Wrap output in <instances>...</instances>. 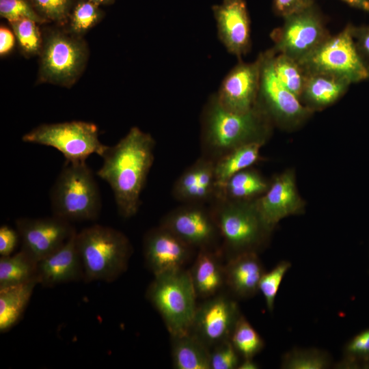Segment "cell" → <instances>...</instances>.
Wrapping results in <instances>:
<instances>
[{"label": "cell", "mask_w": 369, "mask_h": 369, "mask_svg": "<svg viewBox=\"0 0 369 369\" xmlns=\"http://www.w3.org/2000/svg\"><path fill=\"white\" fill-rule=\"evenodd\" d=\"M153 137L133 126L116 144L106 148L96 175L108 183L119 215L129 219L141 206V195L154 159Z\"/></svg>", "instance_id": "cell-1"}, {"label": "cell", "mask_w": 369, "mask_h": 369, "mask_svg": "<svg viewBox=\"0 0 369 369\" xmlns=\"http://www.w3.org/2000/svg\"><path fill=\"white\" fill-rule=\"evenodd\" d=\"M200 123L201 156L215 162L244 144L264 143L271 120L258 105L244 113L227 111L213 94L202 109Z\"/></svg>", "instance_id": "cell-2"}, {"label": "cell", "mask_w": 369, "mask_h": 369, "mask_svg": "<svg viewBox=\"0 0 369 369\" xmlns=\"http://www.w3.org/2000/svg\"><path fill=\"white\" fill-rule=\"evenodd\" d=\"M255 200L216 197L208 204L219 230L225 259L246 252L258 254L267 245L272 230L260 217Z\"/></svg>", "instance_id": "cell-3"}, {"label": "cell", "mask_w": 369, "mask_h": 369, "mask_svg": "<svg viewBox=\"0 0 369 369\" xmlns=\"http://www.w3.org/2000/svg\"><path fill=\"white\" fill-rule=\"evenodd\" d=\"M76 245L86 283L116 280L127 270L133 251L124 233L98 224L77 232Z\"/></svg>", "instance_id": "cell-4"}, {"label": "cell", "mask_w": 369, "mask_h": 369, "mask_svg": "<svg viewBox=\"0 0 369 369\" xmlns=\"http://www.w3.org/2000/svg\"><path fill=\"white\" fill-rule=\"evenodd\" d=\"M50 197L53 215L71 223L96 220L100 212L98 186L86 162L66 163Z\"/></svg>", "instance_id": "cell-5"}, {"label": "cell", "mask_w": 369, "mask_h": 369, "mask_svg": "<svg viewBox=\"0 0 369 369\" xmlns=\"http://www.w3.org/2000/svg\"><path fill=\"white\" fill-rule=\"evenodd\" d=\"M42 35L38 83L71 87L79 79L87 64L90 51L87 42L83 37L59 27L45 29Z\"/></svg>", "instance_id": "cell-6"}, {"label": "cell", "mask_w": 369, "mask_h": 369, "mask_svg": "<svg viewBox=\"0 0 369 369\" xmlns=\"http://www.w3.org/2000/svg\"><path fill=\"white\" fill-rule=\"evenodd\" d=\"M146 297L161 315L170 336L191 331L197 297L189 270L154 276Z\"/></svg>", "instance_id": "cell-7"}, {"label": "cell", "mask_w": 369, "mask_h": 369, "mask_svg": "<svg viewBox=\"0 0 369 369\" xmlns=\"http://www.w3.org/2000/svg\"><path fill=\"white\" fill-rule=\"evenodd\" d=\"M22 140L53 147L71 163L86 162L92 154L101 157L107 147L99 139L96 124L79 120L40 124L24 134Z\"/></svg>", "instance_id": "cell-8"}, {"label": "cell", "mask_w": 369, "mask_h": 369, "mask_svg": "<svg viewBox=\"0 0 369 369\" xmlns=\"http://www.w3.org/2000/svg\"><path fill=\"white\" fill-rule=\"evenodd\" d=\"M348 24L339 33L331 36L308 56L299 61L309 71L334 74L358 83L369 79V66L360 55Z\"/></svg>", "instance_id": "cell-9"}, {"label": "cell", "mask_w": 369, "mask_h": 369, "mask_svg": "<svg viewBox=\"0 0 369 369\" xmlns=\"http://www.w3.org/2000/svg\"><path fill=\"white\" fill-rule=\"evenodd\" d=\"M284 19L282 26L271 33L274 42L271 49L276 53H284L301 61L331 36L315 3Z\"/></svg>", "instance_id": "cell-10"}, {"label": "cell", "mask_w": 369, "mask_h": 369, "mask_svg": "<svg viewBox=\"0 0 369 369\" xmlns=\"http://www.w3.org/2000/svg\"><path fill=\"white\" fill-rule=\"evenodd\" d=\"M262 56L257 105L271 122L286 126L299 124L313 111L279 81L271 64L270 49L262 53Z\"/></svg>", "instance_id": "cell-11"}, {"label": "cell", "mask_w": 369, "mask_h": 369, "mask_svg": "<svg viewBox=\"0 0 369 369\" xmlns=\"http://www.w3.org/2000/svg\"><path fill=\"white\" fill-rule=\"evenodd\" d=\"M159 225L197 251L221 249L219 230L208 204H182L163 216Z\"/></svg>", "instance_id": "cell-12"}, {"label": "cell", "mask_w": 369, "mask_h": 369, "mask_svg": "<svg viewBox=\"0 0 369 369\" xmlns=\"http://www.w3.org/2000/svg\"><path fill=\"white\" fill-rule=\"evenodd\" d=\"M197 305L191 331L210 348L230 340L242 315L237 302L229 292H220Z\"/></svg>", "instance_id": "cell-13"}, {"label": "cell", "mask_w": 369, "mask_h": 369, "mask_svg": "<svg viewBox=\"0 0 369 369\" xmlns=\"http://www.w3.org/2000/svg\"><path fill=\"white\" fill-rule=\"evenodd\" d=\"M15 225L21 249L38 262L59 249L77 232L71 222L55 215L18 218Z\"/></svg>", "instance_id": "cell-14"}, {"label": "cell", "mask_w": 369, "mask_h": 369, "mask_svg": "<svg viewBox=\"0 0 369 369\" xmlns=\"http://www.w3.org/2000/svg\"><path fill=\"white\" fill-rule=\"evenodd\" d=\"M262 60V53L252 62H243L241 59L226 74L215 93L223 109L233 113H244L256 106Z\"/></svg>", "instance_id": "cell-15"}, {"label": "cell", "mask_w": 369, "mask_h": 369, "mask_svg": "<svg viewBox=\"0 0 369 369\" xmlns=\"http://www.w3.org/2000/svg\"><path fill=\"white\" fill-rule=\"evenodd\" d=\"M195 251L160 225L149 230L143 240L145 264L154 276L184 269Z\"/></svg>", "instance_id": "cell-16"}, {"label": "cell", "mask_w": 369, "mask_h": 369, "mask_svg": "<svg viewBox=\"0 0 369 369\" xmlns=\"http://www.w3.org/2000/svg\"><path fill=\"white\" fill-rule=\"evenodd\" d=\"M218 38L239 59L251 49L250 18L245 0H223L212 7Z\"/></svg>", "instance_id": "cell-17"}, {"label": "cell", "mask_w": 369, "mask_h": 369, "mask_svg": "<svg viewBox=\"0 0 369 369\" xmlns=\"http://www.w3.org/2000/svg\"><path fill=\"white\" fill-rule=\"evenodd\" d=\"M255 204L263 221L272 231L282 219L300 214L304 207L294 174L290 172L275 178L265 193L255 200Z\"/></svg>", "instance_id": "cell-18"}, {"label": "cell", "mask_w": 369, "mask_h": 369, "mask_svg": "<svg viewBox=\"0 0 369 369\" xmlns=\"http://www.w3.org/2000/svg\"><path fill=\"white\" fill-rule=\"evenodd\" d=\"M172 192L182 204L211 203L217 193L215 162L200 156L178 178Z\"/></svg>", "instance_id": "cell-19"}, {"label": "cell", "mask_w": 369, "mask_h": 369, "mask_svg": "<svg viewBox=\"0 0 369 369\" xmlns=\"http://www.w3.org/2000/svg\"><path fill=\"white\" fill-rule=\"evenodd\" d=\"M77 232L59 249L38 262V284L53 287L83 280V263L76 245Z\"/></svg>", "instance_id": "cell-20"}, {"label": "cell", "mask_w": 369, "mask_h": 369, "mask_svg": "<svg viewBox=\"0 0 369 369\" xmlns=\"http://www.w3.org/2000/svg\"><path fill=\"white\" fill-rule=\"evenodd\" d=\"M265 272L258 253L246 252L226 259V288L234 298L249 299L259 292Z\"/></svg>", "instance_id": "cell-21"}, {"label": "cell", "mask_w": 369, "mask_h": 369, "mask_svg": "<svg viewBox=\"0 0 369 369\" xmlns=\"http://www.w3.org/2000/svg\"><path fill=\"white\" fill-rule=\"evenodd\" d=\"M224 258L221 249L197 251L189 271L197 298H210L226 288Z\"/></svg>", "instance_id": "cell-22"}, {"label": "cell", "mask_w": 369, "mask_h": 369, "mask_svg": "<svg viewBox=\"0 0 369 369\" xmlns=\"http://www.w3.org/2000/svg\"><path fill=\"white\" fill-rule=\"evenodd\" d=\"M351 84L347 79L334 74L309 71L299 100L312 111L322 109L342 97Z\"/></svg>", "instance_id": "cell-23"}, {"label": "cell", "mask_w": 369, "mask_h": 369, "mask_svg": "<svg viewBox=\"0 0 369 369\" xmlns=\"http://www.w3.org/2000/svg\"><path fill=\"white\" fill-rule=\"evenodd\" d=\"M174 367L177 369H210V348L191 331L171 336Z\"/></svg>", "instance_id": "cell-24"}, {"label": "cell", "mask_w": 369, "mask_h": 369, "mask_svg": "<svg viewBox=\"0 0 369 369\" xmlns=\"http://www.w3.org/2000/svg\"><path fill=\"white\" fill-rule=\"evenodd\" d=\"M269 184L257 171L247 168L217 186L216 197L232 200H255L265 193Z\"/></svg>", "instance_id": "cell-25"}, {"label": "cell", "mask_w": 369, "mask_h": 369, "mask_svg": "<svg viewBox=\"0 0 369 369\" xmlns=\"http://www.w3.org/2000/svg\"><path fill=\"white\" fill-rule=\"evenodd\" d=\"M38 281L0 289V332L10 330L20 320Z\"/></svg>", "instance_id": "cell-26"}, {"label": "cell", "mask_w": 369, "mask_h": 369, "mask_svg": "<svg viewBox=\"0 0 369 369\" xmlns=\"http://www.w3.org/2000/svg\"><path fill=\"white\" fill-rule=\"evenodd\" d=\"M37 273L38 261L22 249L0 258V289L38 281Z\"/></svg>", "instance_id": "cell-27"}, {"label": "cell", "mask_w": 369, "mask_h": 369, "mask_svg": "<svg viewBox=\"0 0 369 369\" xmlns=\"http://www.w3.org/2000/svg\"><path fill=\"white\" fill-rule=\"evenodd\" d=\"M264 142L255 141L241 146L215 162V174L217 186L226 182L235 174L249 168L260 158Z\"/></svg>", "instance_id": "cell-28"}, {"label": "cell", "mask_w": 369, "mask_h": 369, "mask_svg": "<svg viewBox=\"0 0 369 369\" xmlns=\"http://www.w3.org/2000/svg\"><path fill=\"white\" fill-rule=\"evenodd\" d=\"M273 70L282 84L299 99L303 92L309 70L299 60L270 49Z\"/></svg>", "instance_id": "cell-29"}, {"label": "cell", "mask_w": 369, "mask_h": 369, "mask_svg": "<svg viewBox=\"0 0 369 369\" xmlns=\"http://www.w3.org/2000/svg\"><path fill=\"white\" fill-rule=\"evenodd\" d=\"M103 16L100 5L89 0H78L74 3L65 29L74 36L83 37Z\"/></svg>", "instance_id": "cell-30"}, {"label": "cell", "mask_w": 369, "mask_h": 369, "mask_svg": "<svg viewBox=\"0 0 369 369\" xmlns=\"http://www.w3.org/2000/svg\"><path fill=\"white\" fill-rule=\"evenodd\" d=\"M331 365L329 353L317 348H294L282 357L280 368L284 369H325Z\"/></svg>", "instance_id": "cell-31"}, {"label": "cell", "mask_w": 369, "mask_h": 369, "mask_svg": "<svg viewBox=\"0 0 369 369\" xmlns=\"http://www.w3.org/2000/svg\"><path fill=\"white\" fill-rule=\"evenodd\" d=\"M230 342L242 358H254L264 347V341L242 314L231 334Z\"/></svg>", "instance_id": "cell-32"}, {"label": "cell", "mask_w": 369, "mask_h": 369, "mask_svg": "<svg viewBox=\"0 0 369 369\" xmlns=\"http://www.w3.org/2000/svg\"><path fill=\"white\" fill-rule=\"evenodd\" d=\"M18 46L20 52L26 57L40 55L43 35L37 22L27 18H22L9 22Z\"/></svg>", "instance_id": "cell-33"}, {"label": "cell", "mask_w": 369, "mask_h": 369, "mask_svg": "<svg viewBox=\"0 0 369 369\" xmlns=\"http://www.w3.org/2000/svg\"><path fill=\"white\" fill-rule=\"evenodd\" d=\"M369 359V329L350 339L345 344L342 359L336 368H359L360 364Z\"/></svg>", "instance_id": "cell-34"}, {"label": "cell", "mask_w": 369, "mask_h": 369, "mask_svg": "<svg viewBox=\"0 0 369 369\" xmlns=\"http://www.w3.org/2000/svg\"><path fill=\"white\" fill-rule=\"evenodd\" d=\"M291 267V263L287 260L279 262L271 271L264 272L259 284L260 292L265 301L266 308L269 312L274 309L275 300L281 283Z\"/></svg>", "instance_id": "cell-35"}, {"label": "cell", "mask_w": 369, "mask_h": 369, "mask_svg": "<svg viewBox=\"0 0 369 369\" xmlns=\"http://www.w3.org/2000/svg\"><path fill=\"white\" fill-rule=\"evenodd\" d=\"M36 12L48 23L59 27L67 24L74 0H29Z\"/></svg>", "instance_id": "cell-36"}, {"label": "cell", "mask_w": 369, "mask_h": 369, "mask_svg": "<svg viewBox=\"0 0 369 369\" xmlns=\"http://www.w3.org/2000/svg\"><path fill=\"white\" fill-rule=\"evenodd\" d=\"M0 15L8 22L27 18L40 25L48 23L36 12L29 0H0Z\"/></svg>", "instance_id": "cell-37"}, {"label": "cell", "mask_w": 369, "mask_h": 369, "mask_svg": "<svg viewBox=\"0 0 369 369\" xmlns=\"http://www.w3.org/2000/svg\"><path fill=\"white\" fill-rule=\"evenodd\" d=\"M242 357L230 340L217 344L210 348V369H236Z\"/></svg>", "instance_id": "cell-38"}, {"label": "cell", "mask_w": 369, "mask_h": 369, "mask_svg": "<svg viewBox=\"0 0 369 369\" xmlns=\"http://www.w3.org/2000/svg\"><path fill=\"white\" fill-rule=\"evenodd\" d=\"M315 0H273L274 12L282 17L303 10L315 3Z\"/></svg>", "instance_id": "cell-39"}, {"label": "cell", "mask_w": 369, "mask_h": 369, "mask_svg": "<svg viewBox=\"0 0 369 369\" xmlns=\"http://www.w3.org/2000/svg\"><path fill=\"white\" fill-rule=\"evenodd\" d=\"M20 240L18 231L7 225L0 228V255L8 256L12 255L16 248Z\"/></svg>", "instance_id": "cell-40"}, {"label": "cell", "mask_w": 369, "mask_h": 369, "mask_svg": "<svg viewBox=\"0 0 369 369\" xmlns=\"http://www.w3.org/2000/svg\"><path fill=\"white\" fill-rule=\"evenodd\" d=\"M356 47L364 60L369 66V25L352 28Z\"/></svg>", "instance_id": "cell-41"}, {"label": "cell", "mask_w": 369, "mask_h": 369, "mask_svg": "<svg viewBox=\"0 0 369 369\" xmlns=\"http://www.w3.org/2000/svg\"><path fill=\"white\" fill-rule=\"evenodd\" d=\"M16 37L12 30L1 25L0 27V55L5 56L10 54L15 46Z\"/></svg>", "instance_id": "cell-42"}, {"label": "cell", "mask_w": 369, "mask_h": 369, "mask_svg": "<svg viewBox=\"0 0 369 369\" xmlns=\"http://www.w3.org/2000/svg\"><path fill=\"white\" fill-rule=\"evenodd\" d=\"M349 6L364 11L369 12V0H341Z\"/></svg>", "instance_id": "cell-43"}, {"label": "cell", "mask_w": 369, "mask_h": 369, "mask_svg": "<svg viewBox=\"0 0 369 369\" xmlns=\"http://www.w3.org/2000/svg\"><path fill=\"white\" fill-rule=\"evenodd\" d=\"M259 368L254 358H242L237 369H258Z\"/></svg>", "instance_id": "cell-44"}, {"label": "cell", "mask_w": 369, "mask_h": 369, "mask_svg": "<svg viewBox=\"0 0 369 369\" xmlns=\"http://www.w3.org/2000/svg\"><path fill=\"white\" fill-rule=\"evenodd\" d=\"M98 5H108L112 3L114 0H89Z\"/></svg>", "instance_id": "cell-45"}, {"label": "cell", "mask_w": 369, "mask_h": 369, "mask_svg": "<svg viewBox=\"0 0 369 369\" xmlns=\"http://www.w3.org/2000/svg\"><path fill=\"white\" fill-rule=\"evenodd\" d=\"M359 368L369 369V359L361 362L360 364Z\"/></svg>", "instance_id": "cell-46"}]
</instances>
